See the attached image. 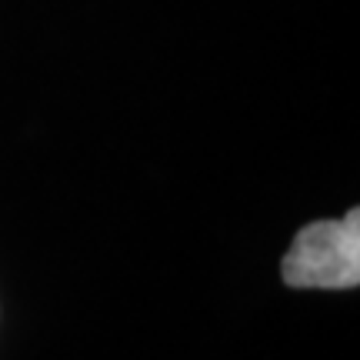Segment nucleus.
<instances>
[{
	"label": "nucleus",
	"mask_w": 360,
	"mask_h": 360,
	"mask_svg": "<svg viewBox=\"0 0 360 360\" xmlns=\"http://www.w3.org/2000/svg\"><path fill=\"white\" fill-rule=\"evenodd\" d=\"M281 277L294 290H354L360 283V207L340 220L300 227L283 254Z\"/></svg>",
	"instance_id": "f257e3e1"
}]
</instances>
